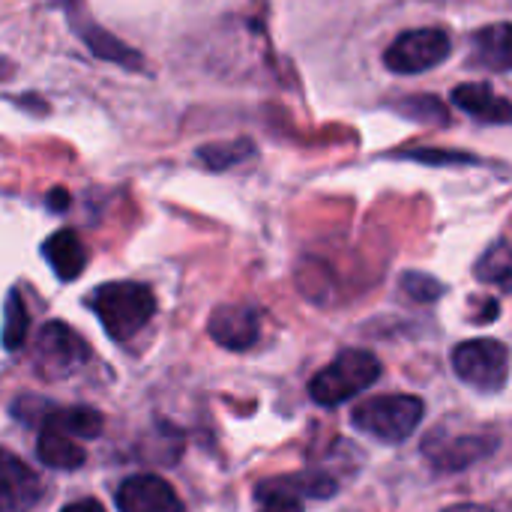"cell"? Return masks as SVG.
Here are the masks:
<instances>
[{
    "instance_id": "obj_1",
    "label": "cell",
    "mask_w": 512,
    "mask_h": 512,
    "mask_svg": "<svg viewBox=\"0 0 512 512\" xmlns=\"http://www.w3.org/2000/svg\"><path fill=\"white\" fill-rule=\"evenodd\" d=\"M90 312L114 342L138 336L156 312V297L141 282H105L87 297Z\"/></svg>"
},
{
    "instance_id": "obj_2",
    "label": "cell",
    "mask_w": 512,
    "mask_h": 512,
    "mask_svg": "<svg viewBox=\"0 0 512 512\" xmlns=\"http://www.w3.org/2000/svg\"><path fill=\"white\" fill-rule=\"evenodd\" d=\"M378 378H381V360L372 351L348 348L309 381V396L324 408H336L354 399L357 393L369 390Z\"/></svg>"
},
{
    "instance_id": "obj_3",
    "label": "cell",
    "mask_w": 512,
    "mask_h": 512,
    "mask_svg": "<svg viewBox=\"0 0 512 512\" xmlns=\"http://www.w3.org/2000/svg\"><path fill=\"white\" fill-rule=\"evenodd\" d=\"M423 411H426L423 402L417 396H408V393L375 396V399H366L354 408L351 423L363 435L378 438L381 444H402L417 432Z\"/></svg>"
},
{
    "instance_id": "obj_4",
    "label": "cell",
    "mask_w": 512,
    "mask_h": 512,
    "mask_svg": "<svg viewBox=\"0 0 512 512\" xmlns=\"http://www.w3.org/2000/svg\"><path fill=\"white\" fill-rule=\"evenodd\" d=\"M453 51L450 36L441 27H414L399 33L387 51H384V66L396 75H420L435 66H441Z\"/></svg>"
},
{
    "instance_id": "obj_5",
    "label": "cell",
    "mask_w": 512,
    "mask_h": 512,
    "mask_svg": "<svg viewBox=\"0 0 512 512\" xmlns=\"http://www.w3.org/2000/svg\"><path fill=\"white\" fill-rule=\"evenodd\" d=\"M459 381L480 393H501L510 378V351L495 339H471L453 351Z\"/></svg>"
},
{
    "instance_id": "obj_6",
    "label": "cell",
    "mask_w": 512,
    "mask_h": 512,
    "mask_svg": "<svg viewBox=\"0 0 512 512\" xmlns=\"http://www.w3.org/2000/svg\"><path fill=\"white\" fill-rule=\"evenodd\" d=\"M87 363L84 339L63 321H51L39 330L33 348V366L45 381H63Z\"/></svg>"
},
{
    "instance_id": "obj_7",
    "label": "cell",
    "mask_w": 512,
    "mask_h": 512,
    "mask_svg": "<svg viewBox=\"0 0 512 512\" xmlns=\"http://www.w3.org/2000/svg\"><path fill=\"white\" fill-rule=\"evenodd\" d=\"M333 495H336V480L321 471L273 477L255 489V512H303L309 498H333Z\"/></svg>"
},
{
    "instance_id": "obj_8",
    "label": "cell",
    "mask_w": 512,
    "mask_h": 512,
    "mask_svg": "<svg viewBox=\"0 0 512 512\" xmlns=\"http://www.w3.org/2000/svg\"><path fill=\"white\" fill-rule=\"evenodd\" d=\"M495 447H498V438L492 432H456V435H450L444 429H435L426 438L423 453L438 471H465L474 462L495 453Z\"/></svg>"
},
{
    "instance_id": "obj_9",
    "label": "cell",
    "mask_w": 512,
    "mask_h": 512,
    "mask_svg": "<svg viewBox=\"0 0 512 512\" xmlns=\"http://www.w3.org/2000/svg\"><path fill=\"white\" fill-rule=\"evenodd\" d=\"M117 510L120 512H183V501L177 492L153 474H135L123 480L117 489Z\"/></svg>"
},
{
    "instance_id": "obj_10",
    "label": "cell",
    "mask_w": 512,
    "mask_h": 512,
    "mask_svg": "<svg viewBox=\"0 0 512 512\" xmlns=\"http://www.w3.org/2000/svg\"><path fill=\"white\" fill-rule=\"evenodd\" d=\"M210 336L228 351H249L261 336V318L252 306H219L210 315Z\"/></svg>"
},
{
    "instance_id": "obj_11",
    "label": "cell",
    "mask_w": 512,
    "mask_h": 512,
    "mask_svg": "<svg viewBox=\"0 0 512 512\" xmlns=\"http://www.w3.org/2000/svg\"><path fill=\"white\" fill-rule=\"evenodd\" d=\"M39 495V477L18 456L0 450V512H27Z\"/></svg>"
},
{
    "instance_id": "obj_12",
    "label": "cell",
    "mask_w": 512,
    "mask_h": 512,
    "mask_svg": "<svg viewBox=\"0 0 512 512\" xmlns=\"http://www.w3.org/2000/svg\"><path fill=\"white\" fill-rule=\"evenodd\" d=\"M453 102L468 111L471 117L483 120V123H495V126H507L512 117V105L498 96L489 84L483 81H471V84H459L453 90Z\"/></svg>"
},
{
    "instance_id": "obj_13",
    "label": "cell",
    "mask_w": 512,
    "mask_h": 512,
    "mask_svg": "<svg viewBox=\"0 0 512 512\" xmlns=\"http://www.w3.org/2000/svg\"><path fill=\"white\" fill-rule=\"evenodd\" d=\"M42 255L48 261V267L63 279V282H72L81 276V270L87 267V249L81 243V237L69 228L51 234L45 243H42Z\"/></svg>"
},
{
    "instance_id": "obj_14",
    "label": "cell",
    "mask_w": 512,
    "mask_h": 512,
    "mask_svg": "<svg viewBox=\"0 0 512 512\" xmlns=\"http://www.w3.org/2000/svg\"><path fill=\"white\" fill-rule=\"evenodd\" d=\"M512 27L510 21H498L492 27H483L474 36V54L471 63L492 69V72H507L512 66Z\"/></svg>"
},
{
    "instance_id": "obj_15",
    "label": "cell",
    "mask_w": 512,
    "mask_h": 512,
    "mask_svg": "<svg viewBox=\"0 0 512 512\" xmlns=\"http://www.w3.org/2000/svg\"><path fill=\"white\" fill-rule=\"evenodd\" d=\"M75 30H78V36L84 39V45H87L96 57H102V60H108V63H120V66H126V69H132V72H141V69H144V57H141L138 51H132L126 42H120V39L111 36L108 30L90 24L87 18H84L81 24H75Z\"/></svg>"
},
{
    "instance_id": "obj_16",
    "label": "cell",
    "mask_w": 512,
    "mask_h": 512,
    "mask_svg": "<svg viewBox=\"0 0 512 512\" xmlns=\"http://www.w3.org/2000/svg\"><path fill=\"white\" fill-rule=\"evenodd\" d=\"M36 456L42 465L57 468V471H75L84 465L87 453L75 444V438L63 435L54 426H39V441H36Z\"/></svg>"
},
{
    "instance_id": "obj_17",
    "label": "cell",
    "mask_w": 512,
    "mask_h": 512,
    "mask_svg": "<svg viewBox=\"0 0 512 512\" xmlns=\"http://www.w3.org/2000/svg\"><path fill=\"white\" fill-rule=\"evenodd\" d=\"M39 426H54L69 438H99L102 432V414L96 408H48V417H42Z\"/></svg>"
},
{
    "instance_id": "obj_18",
    "label": "cell",
    "mask_w": 512,
    "mask_h": 512,
    "mask_svg": "<svg viewBox=\"0 0 512 512\" xmlns=\"http://www.w3.org/2000/svg\"><path fill=\"white\" fill-rule=\"evenodd\" d=\"M252 156H255V144L249 138H237V141H225V144H207L198 150V162H204V168H210V171L237 168Z\"/></svg>"
},
{
    "instance_id": "obj_19",
    "label": "cell",
    "mask_w": 512,
    "mask_h": 512,
    "mask_svg": "<svg viewBox=\"0 0 512 512\" xmlns=\"http://www.w3.org/2000/svg\"><path fill=\"white\" fill-rule=\"evenodd\" d=\"M510 273V243L501 237V240L477 261V279H480V282H495V285L507 288V285H510Z\"/></svg>"
},
{
    "instance_id": "obj_20",
    "label": "cell",
    "mask_w": 512,
    "mask_h": 512,
    "mask_svg": "<svg viewBox=\"0 0 512 512\" xmlns=\"http://www.w3.org/2000/svg\"><path fill=\"white\" fill-rule=\"evenodd\" d=\"M27 330H30V318H27V309H24V300L18 291H12L6 297V321H3V348L6 351H18L27 339Z\"/></svg>"
},
{
    "instance_id": "obj_21",
    "label": "cell",
    "mask_w": 512,
    "mask_h": 512,
    "mask_svg": "<svg viewBox=\"0 0 512 512\" xmlns=\"http://www.w3.org/2000/svg\"><path fill=\"white\" fill-rule=\"evenodd\" d=\"M402 117L408 120H423V123H447V108L441 105V99L429 96V93H420V96H411L405 102H396L393 105Z\"/></svg>"
},
{
    "instance_id": "obj_22",
    "label": "cell",
    "mask_w": 512,
    "mask_h": 512,
    "mask_svg": "<svg viewBox=\"0 0 512 512\" xmlns=\"http://www.w3.org/2000/svg\"><path fill=\"white\" fill-rule=\"evenodd\" d=\"M402 288H405L414 300H420V303H432V300H438V297L444 294V285H441L438 279L426 276V273H408V276L402 279Z\"/></svg>"
},
{
    "instance_id": "obj_23",
    "label": "cell",
    "mask_w": 512,
    "mask_h": 512,
    "mask_svg": "<svg viewBox=\"0 0 512 512\" xmlns=\"http://www.w3.org/2000/svg\"><path fill=\"white\" fill-rule=\"evenodd\" d=\"M408 159H417V162H432V165H447V162H477L474 156L468 153H450V150H411V153H402Z\"/></svg>"
},
{
    "instance_id": "obj_24",
    "label": "cell",
    "mask_w": 512,
    "mask_h": 512,
    "mask_svg": "<svg viewBox=\"0 0 512 512\" xmlns=\"http://www.w3.org/2000/svg\"><path fill=\"white\" fill-rule=\"evenodd\" d=\"M60 512H105V507L99 501H93V498H81L75 504H66Z\"/></svg>"
},
{
    "instance_id": "obj_25",
    "label": "cell",
    "mask_w": 512,
    "mask_h": 512,
    "mask_svg": "<svg viewBox=\"0 0 512 512\" xmlns=\"http://www.w3.org/2000/svg\"><path fill=\"white\" fill-rule=\"evenodd\" d=\"M66 204H69V195H66L63 189H54V192L48 195V207H51V210H66Z\"/></svg>"
},
{
    "instance_id": "obj_26",
    "label": "cell",
    "mask_w": 512,
    "mask_h": 512,
    "mask_svg": "<svg viewBox=\"0 0 512 512\" xmlns=\"http://www.w3.org/2000/svg\"><path fill=\"white\" fill-rule=\"evenodd\" d=\"M444 512H492L489 507H477V504H468V507H453V510H444Z\"/></svg>"
}]
</instances>
